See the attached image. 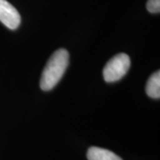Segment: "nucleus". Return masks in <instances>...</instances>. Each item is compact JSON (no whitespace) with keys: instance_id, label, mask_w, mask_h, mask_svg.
Wrapping results in <instances>:
<instances>
[{"instance_id":"obj_1","label":"nucleus","mask_w":160,"mask_h":160,"mask_svg":"<svg viewBox=\"0 0 160 160\" xmlns=\"http://www.w3.org/2000/svg\"><path fill=\"white\" fill-rule=\"evenodd\" d=\"M69 61V52L64 48H60L52 54L40 79V87L43 91H49L57 85L65 73Z\"/></svg>"},{"instance_id":"obj_2","label":"nucleus","mask_w":160,"mask_h":160,"mask_svg":"<svg viewBox=\"0 0 160 160\" xmlns=\"http://www.w3.org/2000/svg\"><path fill=\"white\" fill-rule=\"evenodd\" d=\"M131 61L126 53H118L112 57L103 69V78L106 82L112 83L121 79L128 72Z\"/></svg>"},{"instance_id":"obj_3","label":"nucleus","mask_w":160,"mask_h":160,"mask_svg":"<svg viewBox=\"0 0 160 160\" xmlns=\"http://www.w3.org/2000/svg\"><path fill=\"white\" fill-rule=\"evenodd\" d=\"M0 22L10 29H16L21 23L19 12L6 0H0Z\"/></svg>"},{"instance_id":"obj_4","label":"nucleus","mask_w":160,"mask_h":160,"mask_svg":"<svg viewBox=\"0 0 160 160\" xmlns=\"http://www.w3.org/2000/svg\"><path fill=\"white\" fill-rule=\"evenodd\" d=\"M87 159L88 160H122L114 152L109 149L91 147L87 150Z\"/></svg>"},{"instance_id":"obj_5","label":"nucleus","mask_w":160,"mask_h":160,"mask_svg":"<svg viewBox=\"0 0 160 160\" xmlns=\"http://www.w3.org/2000/svg\"><path fill=\"white\" fill-rule=\"evenodd\" d=\"M146 92L149 97L159 99L160 97V72L156 71L148 79L146 85Z\"/></svg>"},{"instance_id":"obj_6","label":"nucleus","mask_w":160,"mask_h":160,"mask_svg":"<svg viewBox=\"0 0 160 160\" xmlns=\"http://www.w3.org/2000/svg\"><path fill=\"white\" fill-rule=\"evenodd\" d=\"M147 10L152 13H158L160 12V0H148Z\"/></svg>"}]
</instances>
